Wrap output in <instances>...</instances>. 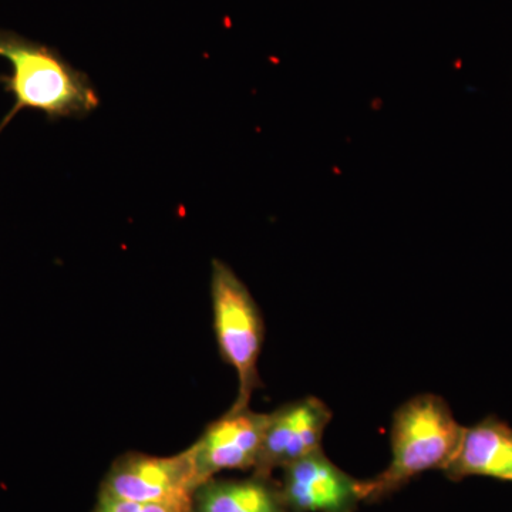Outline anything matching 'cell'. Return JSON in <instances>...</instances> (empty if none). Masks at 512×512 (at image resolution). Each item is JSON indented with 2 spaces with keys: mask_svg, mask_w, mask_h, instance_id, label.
Returning <instances> with one entry per match:
<instances>
[{
  "mask_svg": "<svg viewBox=\"0 0 512 512\" xmlns=\"http://www.w3.org/2000/svg\"><path fill=\"white\" fill-rule=\"evenodd\" d=\"M0 57L12 66L0 77L15 97V106L0 124V131L22 109L42 111L50 120L82 119L99 107L92 80L74 69L59 53L13 32L0 30Z\"/></svg>",
  "mask_w": 512,
  "mask_h": 512,
  "instance_id": "1",
  "label": "cell"
},
{
  "mask_svg": "<svg viewBox=\"0 0 512 512\" xmlns=\"http://www.w3.org/2000/svg\"><path fill=\"white\" fill-rule=\"evenodd\" d=\"M464 427L446 400L419 394L394 413L392 461L372 480L359 481L362 501H376L430 470H444L456 456Z\"/></svg>",
  "mask_w": 512,
  "mask_h": 512,
  "instance_id": "2",
  "label": "cell"
},
{
  "mask_svg": "<svg viewBox=\"0 0 512 512\" xmlns=\"http://www.w3.org/2000/svg\"><path fill=\"white\" fill-rule=\"evenodd\" d=\"M211 298L218 348L238 376V396L231 409H245L261 386L258 360L264 346V319L244 282L218 259L212 261Z\"/></svg>",
  "mask_w": 512,
  "mask_h": 512,
  "instance_id": "3",
  "label": "cell"
},
{
  "mask_svg": "<svg viewBox=\"0 0 512 512\" xmlns=\"http://www.w3.org/2000/svg\"><path fill=\"white\" fill-rule=\"evenodd\" d=\"M202 484L191 447L175 456L127 453L101 483L99 497L148 504H192Z\"/></svg>",
  "mask_w": 512,
  "mask_h": 512,
  "instance_id": "4",
  "label": "cell"
},
{
  "mask_svg": "<svg viewBox=\"0 0 512 512\" xmlns=\"http://www.w3.org/2000/svg\"><path fill=\"white\" fill-rule=\"evenodd\" d=\"M271 413L229 409L191 446L202 484L229 470H254Z\"/></svg>",
  "mask_w": 512,
  "mask_h": 512,
  "instance_id": "5",
  "label": "cell"
},
{
  "mask_svg": "<svg viewBox=\"0 0 512 512\" xmlns=\"http://www.w3.org/2000/svg\"><path fill=\"white\" fill-rule=\"evenodd\" d=\"M330 419L329 407L316 397L296 400L272 412L254 473L272 477V471L284 470L320 450Z\"/></svg>",
  "mask_w": 512,
  "mask_h": 512,
  "instance_id": "6",
  "label": "cell"
},
{
  "mask_svg": "<svg viewBox=\"0 0 512 512\" xmlns=\"http://www.w3.org/2000/svg\"><path fill=\"white\" fill-rule=\"evenodd\" d=\"M292 512H356L359 481L332 463L322 448L284 468L281 483Z\"/></svg>",
  "mask_w": 512,
  "mask_h": 512,
  "instance_id": "7",
  "label": "cell"
},
{
  "mask_svg": "<svg viewBox=\"0 0 512 512\" xmlns=\"http://www.w3.org/2000/svg\"><path fill=\"white\" fill-rule=\"evenodd\" d=\"M443 471L456 481L471 476L512 481L511 427L493 417L464 427L456 456Z\"/></svg>",
  "mask_w": 512,
  "mask_h": 512,
  "instance_id": "8",
  "label": "cell"
},
{
  "mask_svg": "<svg viewBox=\"0 0 512 512\" xmlns=\"http://www.w3.org/2000/svg\"><path fill=\"white\" fill-rule=\"evenodd\" d=\"M191 512H292L281 484L252 474L242 480L205 481L192 497Z\"/></svg>",
  "mask_w": 512,
  "mask_h": 512,
  "instance_id": "9",
  "label": "cell"
},
{
  "mask_svg": "<svg viewBox=\"0 0 512 512\" xmlns=\"http://www.w3.org/2000/svg\"><path fill=\"white\" fill-rule=\"evenodd\" d=\"M192 504H148L101 498L93 512H191Z\"/></svg>",
  "mask_w": 512,
  "mask_h": 512,
  "instance_id": "10",
  "label": "cell"
}]
</instances>
